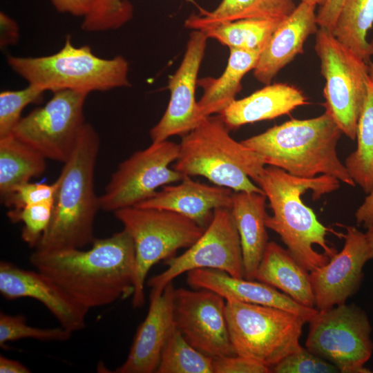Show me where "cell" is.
<instances>
[{"mask_svg":"<svg viewBox=\"0 0 373 373\" xmlns=\"http://www.w3.org/2000/svg\"><path fill=\"white\" fill-rule=\"evenodd\" d=\"M57 183L51 184L26 182L17 187L8 197L1 200L7 207L19 209L24 207L54 201Z\"/></svg>","mask_w":373,"mask_h":373,"instance_id":"cell-37","label":"cell"},{"mask_svg":"<svg viewBox=\"0 0 373 373\" xmlns=\"http://www.w3.org/2000/svg\"><path fill=\"white\" fill-rule=\"evenodd\" d=\"M275 373H334L338 369L329 361L300 346L271 368Z\"/></svg>","mask_w":373,"mask_h":373,"instance_id":"cell-36","label":"cell"},{"mask_svg":"<svg viewBox=\"0 0 373 373\" xmlns=\"http://www.w3.org/2000/svg\"><path fill=\"white\" fill-rule=\"evenodd\" d=\"M373 25V0H345L332 35L365 62L370 61L373 48L366 39Z\"/></svg>","mask_w":373,"mask_h":373,"instance_id":"cell-29","label":"cell"},{"mask_svg":"<svg viewBox=\"0 0 373 373\" xmlns=\"http://www.w3.org/2000/svg\"><path fill=\"white\" fill-rule=\"evenodd\" d=\"M99 149L95 128L85 123L75 147L56 180L52 218L35 250L81 249L95 240L94 222L100 209L94 188Z\"/></svg>","mask_w":373,"mask_h":373,"instance_id":"cell-3","label":"cell"},{"mask_svg":"<svg viewBox=\"0 0 373 373\" xmlns=\"http://www.w3.org/2000/svg\"><path fill=\"white\" fill-rule=\"evenodd\" d=\"M305 347L343 373H369L365 367L373 352L372 327L365 312L355 304L318 310L308 322Z\"/></svg>","mask_w":373,"mask_h":373,"instance_id":"cell-10","label":"cell"},{"mask_svg":"<svg viewBox=\"0 0 373 373\" xmlns=\"http://www.w3.org/2000/svg\"><path fill=\"white\" fill-rule=\"evenodd\" d=\"M233 193L230 189L216 184L210 186L184 175L180 184L164 186L135 206L177 212L207 228L215 209L231 208Z\"/></svg>","mask_w":373,"mask_h":373,"instance_id":"cell-21","label":"cell"},{"mask_svg":"<svg viewBox=\"0 0 373 373\" xmlns=\"http://www.w3.org/2000/svg\"><path fill=\"white\" fill-rule=\"evenodd\" d=\"M185 1L194 3L193 0ZM132 14V6L125 0H93L84 17L82 29L86 32L117 29L129 21Z\"/></svg>","mask_w":373,"mask_h":373,"instance_id":"cell-32","label":"cell"},{"mask_svg":"<svg viewBox=\"0 0 373 373\" xmlns=\"http://www.w3.org/2000/svg\"><path fill=\"white\" fill-rule=\"evenodd\" d=\"M175 289L171 282L161 294H150L146 316L137 328L126 361L114 372H156L163 348L175 327Z\"/></svg>","mask_w":373,"mask_h":373,"instance_id":"cell-18","label":"cell"},{"mask_svg":"<svg viewBox=\"0 0 373 373\" xmlns=\"http://www.w3.org/2000/svg\"><path fill=\"white\" fill-rule=\"evenodd\" d=\"M72 332L62 327L39 328L27 324L24 316L0 314V346L4 347L10 341L23 338H32L44 341H66Z\"/></svg>","mask_w":373,"mask_h":373,"instance_id":"cell-33","label":"cell"},{"mask_svg":"<svg viewBox=\"0 0 373 373\" xmlns=\"http://www.w3.org/2000/svg\"><path fill=\"white\" fill-rule=\"evenodd\" d=\"M207 39L203 31L193 30L191 32L182 61L175 73L169 77L170 99L162 118L150 130L152 142L166 140L173 135L182 136L202 120L195 91Z\"/></svg>","mask_w":373,"mask_h":373,"instance_id":"cell-15","label":"cell"},{"mask_svg":"<svg viewBox=\"0 0 373 373\" xmlns=\"http://www.w3.org/2000/svg\"><path fill=\"white\" fill-rule=\"evenodd\" d=\"M213 373H269L271 369L238 355L213 358Z\"/></svg>","mask_w":373,"mask_h":373,"instance_id":"cell-38","label":"cell"},{"mask_svg":"<svg viewBox=\"0 0 373 373\" xmlns=\"http://www.w3.org/2000/svg\"><path fill=\"white\" fill-rule=\"evenodd\" d=\"M265 193L233 191L230 211L238 230L245 278L255 280L257 268L269 242Z\"/></svg>","mask_w":373,"mask_h":373,"instance_id":"cell-23","label":"cell"},{"mask_svg":"<svg viewBox=\"0 0 373 373\" xmlns=\"http://www.w3.org/2000/svg\"><path fill=\"white\" fill-rule=\"evenodd\" d=\"M186 282L193 289L216 292L226 300L279 308L295 314L308 323L318 312L316 308L301 305L277 289L260 281L232 276L213 269H196L186 273Z\"/></svg>","mask_w":373,"mask_h":373,"instance_id":"cell-19","label":"cell"},{"mask_svg":"<svg viewBox=\"0 0 373 373\" xmlns=\"http://www.w3.org/2000/svg\"><path fill=\"white\" fill-rule=\"evenodd\" d=\"M314 49L325 82V112L344 135L355 140L367 95L368 63L323 28L316 33Z\"/></svg>","mask_w":373,"mask_h":373,"instance_id":"cell-9","label":"cell"},{"mask_svg":"<svg viewBox=\"0 0 373 373\" xmlns=\"http://www.w3.org/2000/svg\"><path fill=\"white\" fill-rule=\"evenodd\" d=\"M225 314L236 355L271 369L301 346L300 338L307 322L295 314L276 307L227 300Z\"/></svg>","mask_w":373,"mask_h":373,"instance_id":"cell-8","label":"cell"},{"mask_svg":"<svg viewBox=\"0 0 373 373\" xmlns=\"http://www.w3.org/2000/svg\"><path fill=\"white\" fill-rule=\"evenodd\" d=\"M54 201L31 204L19 209H11L7 216L12 222H21V237L30 247L35 248L47 230L52 215Z\"/></svg>","mask_w":373,"mask_h":373,"instance_id":"cell-35","label":"cell"},{"mask_svg":"<svg viewBox=\"0 0 373 373\" xmlns=\"http://www.w3.org/2000/svg\"><path fill=\"white\" fill-rule=\"evenodd\" d=\"M113 213L134 243L132 305L141 307L144 304V285L151 268L175 256L178 249L190 247L206 228L185 216L165 209L133 206Z\"/></svg>","mask_w":373,"mask_h":373,"instance_id":"cell-7","label":"cell"},{"mask_svg":"<svg viewBox=\"0 0 373 373\" xmlns=\"http://www.w3.org/2000/svg\"><path fill=\"white\" fill-rule=\"evenodd\" d=\"M0 293L7 300H37L55 316L61 327L72 333L86 326L89 309L78 304L37 270H26L10 262L1 261Z\"/></svg>","mask_w":373,"mask_h":373,"instance_id":"cell-17","label":"cell"},{"mask_svg":"<svg viewBox=\"0 0 373 373\" xmlns=\"http://www.w3.org/2000/svg\"><path fill=\"white\" fill-rule=\"evenodd\" d=\"M88 93L60 90L43 106L21 117L12 135L46 160L62 163L71 155L84 124Z\"/></svg>","mask_w":373,"mask_h":373,"instance_id":"cell-11","label":"cell"},{"mask_svg":"<svg viewBox=\"0 0 373 373\" xmlns=\"http://www.w3.org/2000/svg\"><path fill=\"white\" fill-rule=\"evenodd\" d=\"M11 69L27 81L53 93L73 90L89 93L130 86L128 64L122 56H96L88 46H75L68 36L57 52L41 57L8 56Z\"/></svg>","mask_w":373,"mask_h":373,"instance_id":"cell-6","label":"cell"},{"mask_svg":"<svg viewBox=\"0 0 373 373\" xmlns=\"http://www.w3.org/2000/svg\"><path fill=\"white\" fill-rule=\"evenodd\" d=\"M46 159L12 134L0 137V195L3 200L17 187L41 175Z\"/></svg>","mask_w":373,"mask_h":373,"instance_id":"cell-27","label":"cell"},{"mask_svg":"<svg viewBox=\"0 0 373 373\" xmlns=\"http://www.w3.org/2000/svg\"><path fill=\"white\" fill-rule=\"evenodd\" d=\"M373 229V226H372V228H370V229ZM367 230H368V229H367Z\"/></svg>","mask_w":373,"mask_h":373,"instance_id":"cell-47","label":"cell"},{"mask_svg":"<svg viewBox=\"0 0 373 373\" xmlns=\"http://www.w3.org/2000/svg\"><path fill=\"white\" fill-rule=\"evenodd\" d=\"M284 19H240L220 23L201 31L208 38H213L229 48L262 51Z\"/></svg>","mask_w":373,"mask_h":373,"instance_id":"cell-30","label":"cell"},{"mask_svg":"<svg viewBox=\"0 0 373 373\" xmlns=\"http://www.w3.org/2000/svg\"><path fill=\"white\" fill-rule=\"evenodd\" d=\"M157 373H213V358L193 347L176 328L160 356Z\"/></svg>","mask_w":373,"mask_h":373,"instance_id":"cell-31","label":"cell"},{"mask_svg":"<svg viewBox=\"0 0 373 373\" xmlns=\"http://www.w3.org/2000/svg\"><path fill=\"white\" fill-rule=\"evenodd\" d=\"M180 146L164 140L152 142L122 162L99 196L100 209L115 212L135 206L153 195L160 186L181 181L183 175L170 169Z\"/></svg>","mask_w":373,"mask_h":373,"instance_id":"cell-12","label":"cell"},{"mask_svg":"<svg viewBox=\"0 0 373 373\" xmlns=\"http://www.w3.org/2000/svg\"><path fill=\"white\" fill-rule=\"evenodd\" d=\"M345 0H326L316 13L319 28L332 32L340 10Z\"/></svg>","mask_w":373,"mask_h":373,"instance_id":"cell-39","label":"cell"},{"mask_svg":"<svg viewBox=\"0 0 373 373\" xmlns=\"http://www.w3.org/2000/svg\"><path fill=\"white\" fill-rule=\"evenodd\" d=\"M255 280L277 289L301 305L316 308L309 273L287 249L274 241L266 247Z\"/></svg>","mask_w":373,"mask_h":373,"instance_id":"cell-24","label":"cell"},{"mask_svg":"<svg viewBox=\"0 0 373 373\" xmlns=\"http://www.w3.org/2000/svg\"><path fill=\"white\" fill-rule=\"evenodd\" d=\"M29 260L35 270L88 309L110 305L133 293L135 247L124 229L95 238L86 251L35 249Z\"/></svg>","mask_w":373,"mask_h":373,"instance_id":"cell-1","label":"cell"},{"mask_svg":"<svg viewBox=\"0 0 373 373\" xmlns=\"http://www.w3.org/2000/svg\"><path fill=\"white\" fill-rule=\"evenodd\" d=\"M370 44H371V46H372V48H373V39H372V41L370 42Z\"/></svg>","mask_w":373,"mask_h":373,"instance_id":"cell-46","label":"cell"},{"mask_svg":"<svg viewBox=\"0 0 373 373\" xmlns=\"http://www.w3.org/2000/svg\"><path fill=\"white\" fill-rule=\"evenodd\" d=\"M368 247H369V256L370 260L373 259V229H368L365 233Z\"/></svg>","mask_w":373,"mask_h":373,"instance_id":"cell-44","label":"cell"},{"mask_svg":"<svg viewBox=\"0 0 373 373\" xmlns=\"http://www.w3.org/2000/svg\"><path fill=\"white\" fill-rule=\"evenodd\" d=\"M344 246L323 266L309 273L318 310L346 303L359 289L363 267L370 260L365 233L354 226H346Z\"/></svg>","mask_w":373,"mask_h":373,"instance_id":"cell-16","label":"cell"},{"mask_svg":"<svg viewBox=\"0 0 373 373\" xmlns=\"http://www.w3.org/2000/svg\"><path fill=\"white\" fill-rule=\"evenodd\" d=\"M45 91L39 86L28 84L21 90L1 92L0 137L12 134L24 108L40 100Z\"/></svg>","mask_w":373,"mask_h":373,"instance_id":"cell-34","label":"cell"},{"mask_svg":"<svg viewBox=\"0 0 373 373\" xmlns=\"http://www.w3.org/2000/svg\"><path fill=\"white\" fill-rule=\"evenodd\" d=\"M173 169L183 175L204 177L233 191L264 193L254 184L265 168L256 152L229 135L220 114L210 115L182 135Z\"/></svg>","mask_w":373,"mask_h":373,"instance_id":"cell-5","label":"cell"},{"mask_svg":"<svg viewBox=\"0 0 373 373\" xmlns=\"http://www.w3.org/2000/svg\"><path fill=\"white\" fill-rule=\"evenodd\" d=\"M261 52L229 48V57L223 73L218 78L205 77L198 80V85L203 89V94L197 102L202 119L220 114L236 99L242 89L243 77L254 69Z\"/></svg>","mask_w":373,"mask_h":373,"instance_id":"cell-25","label":"cell"},{"mask_svg":"<svg viewBox=\"0 0 373 373\" xmlns=\"http://www.w3.org/2000/svg\"><path fill=\"white\" fill-rule=\"evenodd\" d=\"M1 373H30V370L18 361L0 356Z\"/></svg>","mask_w":373,"mask_h":373,"instance_id":"cell-43","label":"cell"},{"mask_svg":"<svg viewBox=\"0 0 373 373\" xmlns=\"http://www.w3.org/2000/svg\"><path fill=\"white\" fill-rule=\"evenodd\" d=\"M358 224H362L367 230L373 226V189L367 195L363 202L359 206L355 213Z\"/></svg>","mask_w":373,"mask_h":373,"instance_id":"cell-42","label":"cell"},{"mask_svg":"<svg viewBox=\"0 0 373 373\" xmlns=\"http://www.w3.org/2000/svg\"><path fill=\"white\" fill-rule=\"evenodd\" d=\"M302 2H305L312 6H323L326 0H301Z\"/></svg>","mask_w":373,"mask_h":373,"instance_id":"cell-45","label":"cell"},{"mask_svg":"<svg viewBox=\"0 0 373 373\" xmlns=\"http://www.w3.org/2000/svg\"><path fill=\"white\" fill-rule=\"evenodd\" d=\"M316 7L301 1L281 21L261 52L254 69V75L258 82L270 84L283 68L304 52L305 41L319 28Z\"/></svg>","mask_w":373,"mask_h":373,"instance_id":"cell-20","label":"cell"},{"mask_svg":"<svg viewBox=\"0 0 373 373\" xmlns=\"http://www.w3.org/2000/svg\"><path fill=\"white\" fill-rule=\"evenodd\" d=\"M342 131L325 111L306 119H291L241 141L265 164L300 178L328 175L351 186L356 184L336 151Z\"/></svg>","mask_w":373,"mask_h":373,"instance_id":"cell-4","label":"cell"},{"mask_svg":"<svg viewBox=\"0 0 373 373\" xmlns=\"http://www.w3.org/2000/svg\"><path fill=\"white\" fill-rule=\"evenodd\" d=\"M1 47L15 44L19 39V27L17 23L4 12L0 14Z\"/></svg>","mask_w":373,"mask_h":373,"instance_id":"cell-41","label":"cell"},{"mask_svg":"<svg viewBox=\"0 0 373 373\" xmlns=\"http://www.w3.org/2000/svg\"><path fill=\"white\" fill-rule=\"evenodd\" d=\"M167 269L147 283L151 294H160L178 276L196 269H213L245 278L239 234L230 209L214 210L200 238L182 254L166 260Z\"/></svg>","mask_w":373,"mask_h":373,"instance_id":"cell-13","label":"cell"},{"mask_svg":"<svg viewBox=\"0 0 373 373\" xmlns=\"http://www.w3.org/2000/svg\"><path fill=\"white\" fill-rule=\"evenodd\" d=\"M256 184L269 200L272 211L266 218V226L280 236L291 256L308 272L327 264L338 252L326 240L332 230L318 220L301 195L311 190L313 200L319 199L338 189L340 181L325 175L296 177L269 165Z\"/></svg>","mask_w":373,"mask_h":373,"instance_id":"cell-2","label":"cell"},{"mask_svg":"<svg viewBox=\"0 0 373 373\" xmlns=\"http://www.w3.org/2000/svg\"><path fill=\"white\" fill-rule=\"evenodd\" d=\"M356 149L345 161L349 174L367 195L373 189V61L368 63L367 88L358 120Z\"/></svg>","mask_w":373,"mask_h":373,"instance_id":"cell-28","label":"cell"},{"mask_svg":"<svg viewBox=\"0 0 373 373\" xmlns=\"http://www.w3.org/2000/svg\"><path fill=\"white\" fill-rule=\"evenodd\" d=\"M93 0H50L55 9L64 13L75 16L85 17L90 8Z\"/></svg>","mask_w":373,"mask_h":373,"instance_id":"cell-40","label":"cell"},{"mask_svg":"<svg viewBox=\"0 0 373 373\" xmlns=\"http://www.w3.org/2000/svg\"><path fill=\"white\" fill-rule=\"evenodd\" d=\"M307 104L306 96L296 87L285 83L270 84L246 97L235 99L220 115L229 130L236 129L288 114Z\"/></svg>","mask_w":373,"mask_h":373,"instance_id":"cell-22","label":"cell"},{"mask_svg":"<svg viewBox=\"0 0 373 373\" xmlns=\"http://www.w3.org/2000/svg\"><path fill=\"white\" fill-rule=\"evenodd\" d=\"M226 300L209 289H175L176 328L195 349L212 358L236 355L230 341Z\"/></svg>","mask_w":373,"mask_h":373,"instance_id":"cell-14","label":"cell"},{"mask_svg":"<svg viewBox=\"0 0 373 373\" xmlns=\"http://www.w3.org/2000/svg\"><path fill=\"white\" fill-rule=\"evenodd\" d=\"M292 0H222L212 12L191 15L185 26L203 30L220 23L246 19H284L296 8Z\"/></svg>","mask_w":373,"mask_h":373,"instance_id":"cell-26","label":"cell"}]
</instances>
